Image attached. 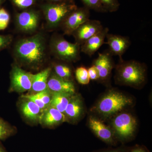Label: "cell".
<instances>
[{
    "label": "cell",
    "mask_w": 152,
    "mask_h": 152,
    "mask_svg": "<svg viewBox=\"0 0 152 152\" xmlns=\"http://www.w3.org/2000/svg\"><path fill=\"white\" fill-rule=\"evenodd\" d=\"M13 5L19 10L23 11L31 8L35 5L39 0H10Z\"/></svg>",
    "instance_id": "24"
},
{
    "label": "cell",
    "mask_w": 152,
    "mask_h": 152,
    "mask_svg": "<svg viewBox=\"0 0 152 152\" xmlns=\"http://www.w3.org/2000/svg\"><path fill=\"white\" fill-rule=\"evenodd\" d=\"M107 41L105 44L108 45V51L113 56H118L119 61H123V55L131 45L129 38L119 35L108 33L106 36Z\"/></svg>",
    "instance_id": "15"
},
{
    "label": "cell",
    "mask_w": 152,
    "mask_h": 152,
    "mask_svg": "<svg viewBox=\"0 0 152 152\" xmlns=\"http://www.w3.org/2000/svg\"><path fill=\"white\" fill-rule=\"evenodd\" d=\"M88 71L90 80H99V76L98 71L94 65L88 69Z\"/></svg>",
    "instance_id": "32"
},
{
    "label": "cell",
    "mask_w": 152,
    "mask_h": 152,
    "mask_svg": "<svg viewBox=\"0 0 152 152\" xmlns=\"http://www.w3.org/2000/svg\"><path fill=\"white\" fill-rule=\"evenodd\" d=\"M116 83L134 88H140L146 81L147 67L135 60L119 61L116 66Z\"/></svg>",
    "instance_id": "3"
},
{
    "label": "cell",
    "mask_w": 152,
    "mask_h": 152,
    "mask_svg": "<svg viewBox=\"0 0 152 152\" xmlns=\"http://www.w3.org/2000/svg\"><path fill=\"white\" fill-rule=\"evenodd\" d=\"M102 5L107 12H114L119 9L118 0H99Z\"/></svg>",
    "instance_id": "26"
},
{
    "label": "cell",
    "mask_w": 152,
    "mask_h": 152,
    "mask_svg": "<svg viewBox=\"0 0 152 152\" xmlns=\"http://www.w3.org/2000/svg\"><path fill=\"white\" fill-rule=\"evenodd\" d=\"M85 114V106L80 94H74L71 97L64 113L66 122L76 124L81 119Z\"/></svg>",
    "instance_id": "13"
},
{
    "label": "cell",
    "mask_w": 152,
    "mask_h": 152,
    "mask_svg": "<svg viewBox=\"0 0 152 152\" xmlns=\"http://www.w3.org/2000/svg\"><path fill=\"white\" fill-rule=\"evenodd\" d=\"M52 64V71L58 77L61 78L74 81L73 70L70 64L64 61L56 59Z\"/></svg>",
    "instance_id": "20"
},
{
    "label": "cell",
    "mask_w": 152,
    "mask_h": 152,
    "mask_svg": "<svg viewBox=\"0 0 152 152\" xmlns=\"http://www.w3.org/2000/svg\"><path fill=\"white\" fill-rule=\"evenodd\" d=\"M13 37L11 34H0V51L8 48L12 44Z\"/></svg>",
    "instance_id": "29"
},
{
    "label": "cell",
    "mask_w": 152,
    "mask_h": 152,
    "mask_svg": "<svg viewBox=\"0 0 152 152\" xmlns=\"http://www.w3.org/2000/svg\"><path fill=\"white\" fill-rule=\"evenodd\" d=\"M128 152H149V151L145 146L137 145L136 146L132 147V148Z\"/></svg>",
    "instance_id": "33"
},
{
    "label": "cell",
    "mask_w": 152,
    "mask_h": 152,
    "mask_svg": "<svg viewBox=\"0 0 152 152\" xmlns=\"http://www.w3.org/2000/svg\"><path fill=\"white\" fill-rule=\"evenodd\" d=\"M75 76L77 81L80 84L87 85L89 83L90 79L88 69L84 66L79 67L75 71Z\"/></svg>",
    "instance_id": "23"
},
{
    "label": "cell",
    "mask_w": 152,
    "mask_h": 152,
    "mask_svg": "<svg viewBox=\"0 0 152 152\" xmlns=\"http://www.w3.org/2000/svg\"><path fill=\"white\" fill-rule=\"evenodd\" d=\"M39 98L47 107H48L51 101L53 94L48 88L35 94H33Z\"/></svg>",
    "instance_id": "28"
},
{
    "label": "cell",
    "mask_w": 152,
    "mask_h": 152,
    "mask_svg": "<svg viewBox=\"0 0 152 152\" xmlns=\"http://www.w3.org/2000/svg\"><path fill=\"white\" fill-rule=\"evenodd\" d=\"M52 71L51 67H49L36 74H33L32 83L29 94H37L48 88V79Z\"/></svg>",
    "instance_id": "19"
},
{
    "label": "cell",
    "mask_w": 152,
    "mask_h": 152,
    "mask_svg": "<svg viewBox=\"0 0 152 152\" xmlns=\"http://www.w3.org/2000/svg\"><path fill=\"white\" fill-rule=\"evenodd\" d=\"M88 125L95 136L102 141L110 146L116 145L118 141L111 128L105 124L99 119L90 116Z\"/></svg>",
    "instance_id": "10"
},
{
    "label": "cell",
    "mask_w": 152,
    "mask_h": 152,
    "mask_svg": "<svg viewBox=\"0 0 152 152\" xmlns=\"http://www.w3.org/2000/svg\"><path fill=\"white\" fill-rule=\"evenodd\" d=\"M17 132L16 128L0 118V141L15 135Z\"/></svg>",
    "instance_id": "22"
},
{
    "label": "cell",
    "mask_w": 152,
    "mask_h": 152,
    "mask_svg": "<svg viewBox=\"0 0 152 152\" xmlns=\"http://www.w3.org/2000/svg\"><path fill=\"white\" fill-rule=\"evenodd\" d=\"M18 108L22 118L28 124L31 125L39 124L43 111L32 101L21 96L19 102Z\"/></svg>",
    "instance_id": "12"
},
{
    "label": "cell",
    "mask_w": 152,
    "mask_h": 152,
    "mask_svg": "<svg viewBox=\"0 0 152 152\" xmlns=\"http://www.w3.org/2000/svg\"><path fill=\"white\" fill-rule=\"evenodd\" d=\"M64 115L57 109L48 107L42 113L39 124L44 127L53 128L65 122Z\"/></svg>",
    "instance_id": "18"
},
{
    "label": "cell",
    "mask_w": 152,
    "mask_h": 152,
    "mask_svg": "<svg viewBox=\"0 0 152 152\" xmlns=\"http://www.w3.org/2000/svg\"><path fill=\"white\" fill-rule=\"evenodd\" d=\"M113 57L107 50L103 53H99L97 58L94 60L93 65L98 71L99 80L106 82L110 78L112 70L115 67Z\"/></svg>",
    "instance_id": "14"
},
{
    "label": "cell",
    "mask_w": 152,
    "mask_h": 152,
    "mask_svg": "<svg viewBox=\"0 0 152 152\" xmlns=\"http://www.w3.org/2000/svg\"><path fill=\"white\" fill-rule=\"evenodd\" d=\"M104 28L100 21L89 19L75 30L72 35L75 38V43L81 46Z\"/></svg>",
    "instance_id": "11"
},
{
    "label": "cell",
    "mask_w": 152,
    "mask_h": 152,
    "mask_svg": "<svg viewBox=\"0 0 152 152\" xmlns=\"http://www.w3.org/2000/svg\"><path fill=\"white\" fill-rule=\"evenodd\" d=\"M137 125V120L133 115L122 112L113 117L111 128L117 141L124 144L134 139Z\"/></svg>",
    "instance_id": "6"
},
{
    "label": "cell",
    "mask_w": 152,
    "mask_h": 152,
    "mask_svg": "<svg viewBox=\"0 0 152 152\" xmlns=\"http://www.w3.org/2000/svg\"><path fill=\"white\" fill-rule=\"evenodd\" d=\"M33 74L25 70L15 63L12 65L9 92L24 93L30 91L32 83Z\"/></svg>",
    "instance_id": "7"
},
{
    "label": "cell",
    "mask_w": 152,
    "mask_h": 152,
    "mask_svg": "<svg viewBox=\"0 0 152 152\" xmlns=\"http://www.w3.org/2000/svg\"><path fill=\"white\" fill-rule=\"evenodd\" d=\"M0 152H8L1 141H0Z\"/></svg>",
    "instance_id": "35"
},
{
    "label": "cell",
    "mask_w": 152,
    "mask_h": 152,
    "mask_svg": "<svg viewBox=\"0 0 152 152\" xmlns=\"http://www.w3.org/2000/svg\"><path fill=\"white\" fill-rule=\"evenodd\" d=\"M48 46L49 52L56 59L70 63L80 59V46L68 42L61 35L52 36Z\"/></svg>",
    "instance_id": "5"
},
{
    "label": "cell",
    "mask_w": 152,
    "mask_h": 152,
    "mask_svg": "<svg viewBox=\"0 0 152 152\" xmlns=\"http://www.w3.org/2000/svg\"><path fill=\"white\" fill-rule=\"evenodd\" d=\"M78 7L75 3L46 2L40 5L48 30L53 31L61 27L69 14Z\"/></svg>",
    "instance_id": "4"
},
{
    "label": "cell",
    "mask_w": 152,
    "mask_h": 152,
    "mask_svg": "<svg viewBox=\"0 0 152 152\" xmlns=\"http://www.w3.org/2000/svg\"><path fill=\"white\" fill-rule=\"evenodd\" d=\"M90 10L85 7H78L69 14L61 25L60 28L64 35H72L75 30L90 19Z\"/></svg>",
    "instance_id": "9"
},
{
    "label": "cell",
    "mask_w": 152,
    "mask_h": 152,
    "mask_svg": "<svg viewBox=\"0 0 152 152\" xmlns=\"http://www.w3.org/2000/svg\"><path fill=\"white\" fill-rule=\"evenodd\" d=\"M40 11L30 8L17 13L15 22L18 29L26 34L37 32L40 22Z\"/></svg>",
    "instance_id": "8"
},
{
    "label": "cell",
    "mask_w": 152,
    "mask_h": 152,
    "mask_svg": "<svg viewBox=\"0 0 152 152\" xmlns=\"http://www.w3.org/2000/svg\"><path fill=\"white\" fill-rule=\"evenodd\" d=\"M51 101L49 107H52L64 114L73 95L63 93H52Z\"/></svg>",
    "instance_id": "21"
},
{
    "label": "cell",
    "mask_w": 152,
    "mask_h": 152,
    "mask_svg": "<svg viewBox=\"0 0 152 152\" xmlns=\"http://www.w3.org/2000/svg\"><path fill=\"white\" fill-rule=\"evenodd\" d=\"M47 3H56L62 2L75 3V0H45Z\"/></svg>",
    "instance_id": "34"
},
{
    "label": "cell",
    "mask_w": 152,
    "mask_h": 152,
    "mask_svg": "<svg viewBox=\"0 0 152 152\" xmlns=\"http://www.w3.org/2000/svg\"><path fill=\"white\" fill-rule=\"evenodd\" d=\"M84 7H86L89 10H93L100 13L107 12L104 9L100 1L99 0H81Z\"/></svg>",
    "instance_id": "25"
},
{
    "label": "cell",
    "mask_w": 152,
    "mask_h": 152,
    "mask_svg": "<svg viewBox=\"0 0 152 152\" xmlns=\"http://www.w3.org/2000/svg\"><path fill=\"white\" fill-rule=\"evenodd\" d=\"M109 31L108 28H104L99 32L89 39L80 46L81 52L90 57L94 55L102 46L105 44L104 40Z\"/></svg>",
    "instance_id": "17"
},
{
    "label": "cell",
    "mask_w": 152,
    "mask_h": 152,
    "mask_svg": "<svg viewBox=\"0 0 152 152\" xmlns=\"http://www.w3.org/2000/svg\"><path fill=\"white\" fill-rule=\"evenodd\" d=\"M10 15L7 10L4 8H0V31L5 30L10 23Z\"/></svg>",
    "instance_id": "27"
},
{
    "label": "cell",
    "mask_w": 152,
    "mask_h": 152,
    "mask_svg": "<svg viewBox=\"0 0 152 152\" xmlns=\"http://www.w3.org/2000/svg\"><path fill=\"white\" fill-rule=\"evenodd\" d=\"M132 147H127L122 144L121 146L117 148H109L97 150L92 152H128L132 148Z\"/></svg>",
    "instance_id": "30"
},
{
    "label": "cell",
    "mask_w": 152,
    "mask_h": 152,
    "mask_svg": "<svg viewBox=\"0 0 152 152\" xmlns=\"http://www.w3.org/2000/svg\"><path fill=\"white\" fill-rule=\"evenodd\" d=\"M133 103L130 97L117 90L110 89L102 96L92 110L99 117L107 119L123 111Z\"/></svg>",
    "instance_id": "2"
},
{
    "label": "cell",
    "mask_w": 152,
    "mask_h": 152,
    "mask_svg": "<svg viewBox=\"0 0 152 152\" xmlns=\"http://www.w3.org/2000/svg\"><path fill=\"white\" fill-rule=\"evenodd\" d=\"M7 0H0V8L2 6L6 1Z\"/></svg>",
    "instance_id": "36"
},
{
    "label": "cell",
    "mask_w": 152,
    "mask_h": 152,
    "mask_svg": "<svg viewBox=\"0 0 152 152\" xmlns=\"http://www.w3.org/2000/svg\"><path fill=\"white\" fill-rule=\"evenodd\" d=\"M48 50L46 37L42 32L22 38L13 48L15 63L23 69L39 70L48 60Z\"/></svg>",
    "instance_id": "1"
},
{
    "label": "cell",
    "mask_w": 152,
    "mask_h": 152,
    "mask_svg": "<svg viewBox=\"0 0 152 152\" xmlns=\"http://www.w3.org/2000/svg\"><path fill=\"white\" fill-rule=\"evenodd\" d=\"M48 88L52 93H63L71 95L76 93L74 81L68 80L60 78L53 71L48 79Z\"/></svg>",
    "instance_id": "16"
},
{
    "label": "cell",
    "mask_w": 152,
    "mask_h": 152,
    "mask_svg": "<svg viewBox=\"0 0 152 152\" xmlns=\"http://www.w3.org/2000/svg\"><path fill=\"white\" fill-rule=\"evenodd\" d=\"M22 96H23L24 97L27 98V99H29L31 100L32 101L37 105L39 106L40 108L42 111H44L45 109H46L48 107L39 98L36 97L34 94L23 95Z\"/></svg>",
    "instance_id": "31"
}]
</instances>
